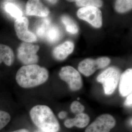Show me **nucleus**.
I'll list each match as a JSON object with an SVG mask.
<instances>
[{
    "label": "nucleus",
    "instance_id": "1",
    "mask_svg": "<svg viewBox=\"0 0 132 132\" xmlns=\"http://www.w3.org/2000/svg\"><path fill=\"white\" fill-rule=\"evenodd\" d=\"M48 71L44 67L36 64L21 67L16 75V80L22 88H32L42 85L47 81Z\"/></svg>",
    "mask_w": 132,
    "mask_h": 132
},
{
    "label": "nucleus",
    "instance_id": "2",
    "mask_svg": "<svg viewBox=\"0 0 132 132\" xmlns=\"http://www.w3.org/2000/svg\"><path fill=\"white\" fill-rule=\"evenodd\" d=\"M34 125L43 132H58L60 125L52 109L46 105H36L30 111Z\"/></svg>",
    "mask_w": 132,
    "mask_h": 132
},
{
    "label": "nucleus",
    "instance_id": "3",
    "mask_svg": "<svg viewBox=\"0 0 132 132\" xmlns=\"http://www.w3.org/2000/svg\"><path fill=\"white\" fill-rule=\"evenodd\" d=\"M121 75L118 68L111 67L97 76V81L102 84L105 94L110 95L113 94L118 87Z\"/></svg>",
    "mask_w": 132,
    "mask_h": 132
},
{
    "label": "nucleus",
    "instance_id": "4",
    "mask_svg": "<svg viewBox=\"0 0 132 132\" xmlns=\"http://www.w3.org/2000/svg\"><path fill=\"white\" fill-rule=\"evenodd\" d=\"M39 48L38 45L30 43H22L17 51V57L19 61L24 65L36 64L39 61L37 52Z\"/></svg>",
    "mask_w": 132,
    "mask_h": 132
},
{
    "label": "nucleus",
    "instance_id": "5",
    "mask_svg": "<svg viewBox=\"0 0 132 132\" xmlns=\"http://www.w3.org/2000/svg\"><path fill=\"white\" fill-rule=\"evenodd\" d=\"M111 59L107 57H101L96 59L87 58L80 62L78 69L79 72L87 77L92 76L95 71L107 67Z\"/></svg>",
    "mask_w": 132,
    "mask_h": 132
},
{
    "label": "nucleus",
    "instance_id": "6",
    "mask_svg": "<svg viewBox=\"0 0 132 132\" xmlns=\"http://www.w3.org/2000/svg\"><path fill=\"white\" fill-rule=\"evenodd\" d=\"M59 76L61 80L68 84L72 91L80 90L83 86V81L79 72L71 66L62 67Z\"/></svg>",
    "mask_w": 132,
    "mask_h": 132
},
{
    "label": "nucleus",
    "instance_id": "7",
    "mask_svg": "<svg viewBox=\"0 0 132 132\" xmlns=\"http://www.w3.org/2000/svg\"><path fill=\"white\" fill-rule=\"evenodd\" d=\"M77 15L78 18L87 22L95 28H100L102 27V14L98 7H82L78 10Z\"/></svg>",
    "mask_w": 132,
    "mask_h": 132
},
{
    "label": "nucleus",
    "instance_id": "8",
    "mask_svg": "<svg viewBox=\"0 0 132 132\" xmlns=\"http://www.w3.org/2000/svg\"><path fill=\"white\" fill-rule=\"evenodd\" d=\"M116 124V119L109 114H103L97 117L86 128L85 132H110Z\"/></svg>",
    "mask_w": 132,
    "mask_h": 132
},
{
    "label": "nucleus",
    "instance_id": "9",
    "mask_svg": "<svg viewBox=\"0 0 132 132\" xmlns=\"http://www.w3.org/2000/svg\"><path fill=\"white\" fill-rule=\"evenodd\" d=\"M29 22L25 17L17 19L14 23V28L19 39L24 42L32 43L37 41V38L34 33L28 30Z\"/></svg>",
    "mask_w": 132,
    "mask_h": 132
},
{
    "label": "nucleus",
    "instance_id": "10",
    "mask_svg": "<svg viewBox=\"0 0 132 132\" xmlns=\"http://www.w3.org/2000/svg\"><path fill=\"white\" fill-rule=\"evenodd\" d=\"M26 12L29 16L46 17L50 14V10L40 0H28L26 5Z\"/></svg>",
    "mask_w": 132,
    "mask_h": 132
},
{
    "label": "nucleus",
    "instance_id": "11",
    "mask_svg": "<svg viewBox=\"0 0 132 132\" xmlns=\"http://www.w3.org/2000/svg\"><path fill=\"white\" fill-rule=\"evenodd\" d=\"M119 92L123 97L132 93V69H128L121 75L119 81Z\"/></svg>",
    "mask_w": 132,
    "mask_h": 132
},
{
    "label": "nucleus",
    "instance_id": "12",
    "mask_svg": "<svg viewBox=\"0 0 132 132\" xmlns=\"http://www.w3.org/2000/svg\"><path fill=\"white\" fill-rule=\"evenodd\" d=\"M75 45L70 41H67L55 47L52 51V55L58 61H63L73 52Z\"/></svg>",
    "mask_w": 132,
    "mask_h": 132
},
{
    "label": "nucleus",
    "instance_id": "13",
    "mask_svg": "<svg viewBox=\"0 0 132 132\" xmlns=\"http://www.w3.org/2000/svg\"><path fill=\"white\" fill-rule=\"evenodd\" d=\"M90 121V117L87 114L82 113L76 114L75 118L66 119L64 125L68 128H71L74 126L83 128L86 127Z\"/></svg>",
    "mask_w": 132,
    "mask_h": 132
},
{
    "label": "nucleus",
    "instance_id": "14",
    "mask_svg": "<svg viewBox=\"0 0 132 132\" xmlns=\"http://www.w3.org/2000/svg\"><path fill=\"white\" fill-rule=\"evenodd\" d=\"M15 59L13 50L5 45L0 44V64L3 62L7 66H12Z\"/></svg>",
    "mask_w": 132,
    "mask_h": 132
},
{
    "label": "nucleus",
    "instance_id": "15",
    "mask_svg": "<svg viewBox=\"0 0 132 132\" xmlns=\"http://www.w3.org/2000/svg\"><path fill=\"white\" fill-rule=\"evenodd\" d=\"M62 32L60 28L56 25L51 24L47 29L45 38L50 43H55L61 38Z\"/></svg>",
    "mask_w": 132,
    "mask_h": 132
},
{
    "label": "nucleus",
    "instance_id": "16",
    "mask_svg": "<svg viewBox=\"0 0 132 132\" xmlns=\"http://www.w3.org/2000/svg\"><path fill=\"white\" fill-rule=\"evenodd\" d=\"M51 25V21L48 18H44L39 21L35 27L36 35L40 38H45L47 29Z\"/></svg>",
    "mask_w": 132,
    "mask_h": 132
},
{
    "label": "nucleus",
    "instance_id": "17",
    "mask_svg": "<svg viewBox=\"0 0 132 132\" xmlns=\"http://www.w3.org/2000/svg\"><path fill=\"white\" fill-rule=\"evenodd\" d=\"M3 6L5 11L13 18L17 19L23 17L22 10L14 3L5 2L4 3Z\"/></svg>",
    "mask_w": 132,
    "mask_h": 132
},
{
    "label": "nucleus",
    "instance_id": "18",
    "mask_svg": "<svg viewBox=\"0 0 132 132\" xmlns=\"http://www.w3.org/2000/svg\"><path fill=\"white\" fill-rule=\"evenodd\" d=\"M62 23L65 26L66 30L69 33L76 34L78 32L79 29L76 22L67 15H63L61 17Z\"/></svg>",
    "mask_w": 132,
    "mask_h": 132
},
{
    "label": "nucleus",
    "instance_id": "19",
    "mask_svg": "<svg viewBox=\"0 0 132 132\" xmlns=\"http://www.w3.org/2000/svg\"><path fill=\"white\" fill-rule=\"evenodd\" d=\"M132 0H116L115 10L119 13H126L132 10Z\"/></svg>",
    "mask_w": 132,
    "mask_h": 132
},
{
    "label": "nucleus",
    "instance_id": "20",
    "mask_svg": "<svg viewBox=\"0 0 132 132\" xmlns=\"http://www.w3.org/2000/svg\"><path fill=\"white\" fill-rule=\"evenodd\" d=\"M76 4L79 7L93 6L99 7L102 6L103 2L101 0H81L76 3Z\"/></svg>",
    "mask_w": 132,
    "mask_h": 132
},
{
    "label": "nucleus",
    "instance_id": "21",
    "mask_svg": "<svg viewBox=\"0 0 132 132\" xmlns=\"http://www.w3.org/2000/svg\"><path fill=\"white\" fill-rule=\"evenodd\" d=\"M11 120L9 113L4 111L0 110V130L6 126Z\"/></svg>",
    "mask_w": 132,
    "mask_h": 132
},
{
    "label": "nucleus",
    "instance_id": "22",
    "mask_svg": "<svg viewBox=\"0 0 132 132\" xmlns=\"http://www.w3.org/2000/svg\"><path fill=\"white\" fill-rule=\"evenodd\" d=\"M84 106L78 101H75L71 104V111L73 113L76 114L82 113L84 111Z\"/></svg>",
    "mask_w": 132,
    "mask_h": 132
},
{
    "label": "nucleus",
    "instance_id": "23",
    "mask_svg": "<svg viewBox=\"0 0 132 132\" xmlns=\"http://www.w3.org/2000/svg\"><path fill=\"white\" fill-rule=\"evenodd\" d=\"M127 98L126 99L125 102H124V105L128 107H131L132 104V94L131 93L130 94H129L128 96H127Z\"/></svg>",
    "mask_w": 132,
    "mask_h": 132
},
{
    "label": "nucleus",
    "instance_id": "24",
    "mask_svg": "<svg viewBox=\"0 0 132 132\" xmlns=\"http://www.w3.org/2000/svg\"><path fill=\"white\" fill-rule=\"evenodd\" d=\"M67 115V113L65 111H61L58 114V117L60 119H64L65 118Z\"/></svg>",
    "mask_w": 132,
    "mask_h": 132
},
{
    "label": "nucleus",
    "instance_id": "25",
    "mask_svg": "<svg viewBox=\"0 0 132 132\" xmlns=\"http://www.w3.org/2000/svg\"><path fill=\"white\" fill-rule=\"evenodd\" d=\"M10 132H30L28 130L26 129H19L17 130H15L14 131Z\"/></svg>",
    "mask_w": 132,
    "mask_h": 132
},
{
    "label": "nucleus",
    "instance_id": "26",
    "mask_svg": "<svg viewBox=\"0 0 132 132\" xmlns=\"http://www.w3.org/2000/svg\"><path fill=\"white\" fill-rule=\"evenodd\" d=\"M52 4H55L58 2V0H46Z\"/></svg>",
    "mask_w": 132,
    "mask_h": 132
},
{
    "label": "nucleus",
    "instance_id": "27",
    "mask_svg": "<svg viewBox=\"0 0 132 132\" xmlns=\"http://www.w3.org/2000/svg\"><path fill=\"white\" fill-rule=\"evenodd\" d=\"M67 1H68V2H76H76L80 1L81 0H67Z\"/></svg>",
    "mask_w": 132,
    "mask_h": 132
},
{
    "label": "nucleus",
    "instance_id": "28",
    "mask_svg": "<svg viewBox=\"0 0 132 132\" xmlns=\"http://www.w3.org/2000/svg\"><path fill=\"white\" fill-rule=\"evenodd\" d=\"M42 132V131H41V130H40V131H37V132Z\"/></svg>",
    "mask_w": 132,
    "mask_h": 132
},
{
    "label": "nucleus",
    "instance_id": "29",
    "mask_svg": "<svg viewBox=\"0 0 132 132\" xmlns=\"http://www.w3.org/2000/svg\"><path fill=\"white\" fill-rule=\"evenodd\" d=\"M10 1H11V0H10Z\"/></svg>",
    "mask_w": 132,
    "mask_h": 132
}]
</instances>
